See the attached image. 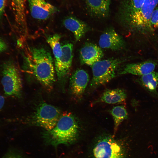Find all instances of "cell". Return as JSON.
<instances>
[{"mask_svg": "<svg viewBox=\"0 0 158 158\" xmlns=\"http://www.w3.org/2000/svg\"><path fill=\"white\" fill-rule=\"evenodd\" d=\"M25 56L28 69L46 89H53L55 69L51 55L42 47H27Z\"/></svg>", "mask_w": 158, "mask_h": 158, "instance_id": "obj_1", "label": "cell"}, {"mask_svg": "<svg viewBox=\"0 0 158 158\" xmlns=\"http://www.w3.org/2000/svg\"><path fill=\"white\" fill-rule=\"evenodd\" d=\"M77 120L71 112L61 114L55 126L43 135L46 143L57 147L59 145L71 144L77 139L79 131Z\"/></svg>", "mask_w": 158, "mask_h": 158, "instance_id": "obj_2", "label": "cell"}, {"mask_svg": "<svg viewBox=\"0 0 158 158\" xmlns=\"http://www.w3.org/2000/svg\"><path fill=\"white\" fill-rule=\"evenodd\" d=\"M158 4V0H145L138 11L120 21L132 32L144 35L151 33L154 29L150 23L151 16Z\"/></svg>", "mask_w": 158, "mask_h": 158, "instance_id": "obj_3", "label": "cell"}, {"mask_svg": "<svg viewBox=\"0 0 158 158\" xmlns=\"http://www.w3.org/2000/svg\"><path fill=\"white\" fill-rule=\"evenodd\" d=\"M123 61L121 59L112 58L94 63L91 66L93 76L90 88L95 89L109 82L116 76V73Z\"/></svg>", "mask_w": 158, "mask_h": 158, "instance_id": "obj_4", "label": "cell"}, {"mask_svg": "<svg viewBox=\"0 0 158 158\" xmlns=\"http://www.w3.org/2000/svg\"><path fill=\"white\" fill-rule=\"evenodd\" d=\"M1 83L5 94L18 97L22 87L20 73L15 64L11 61L4 62L2 67Z\"/></svg>", "mask_w": 158, "mask_h": 158, "instance_id": "obj_5", "label": "cell"}, {"mask_svg": "<svg viewBox=\"0 0 158 158\" xmlns=\"http://www.w3.org/2000/svg\"><path fill=\"white\" fill-rule=\"evenodd\" d=\"M61 114L59 110L54 106L42 102L37 107L32 121L34 125L49 131L56 125Z\"/></svg>", "mask_w": 158, "mask_h": 158, "instance_id": "obj_6", "label": "cell"}, {"mask_svg": "<svg viewBox=\"0 0 158 158\" xmlns=\"http://www.w3.org/2000/svg\"><path fill=\"white\" fill-rule=\"evenodd\" d=\"M93 158H125L122 147L111 137L102 138L93 150Z\"/></svg>", "mask_w": 158, "mask_h": 158, "instance_id": "obj_7", "label": "cell"}, {"mask_svg": "<svg viewBox=\"0 0 158 158\" xmlns=\"http://www.w3.org/2000/svg\"><path fill=\"white\" fill-rule=\"evenodd\" d=\"M62 54L59 58L55 59L54 68L57 78L60 81L68 77L71 67L73 58V45L68 43L61 45Z\"/></svg>", "mask_w": 158, "mask_h": 158, "instance_id": "obj_8", "label": "cell"}, {"mask_svg": "<svg viewBox=\"0 0 158 158\" xmlns=\"http://www.w3.org/2000/svg\"><path fill=\"white\" fill-rule=\"evenodd\" d=\"M99 45L100 48L116 51L123 49L125 43L123 37L114 28L110 27L105 30L100 36Z\"/></svg>", "mask_w": 158, "mask_h": 158, "instance_id": "obj_9", "label": "cell"}, {"mask_svg": "<svg viewBox=\"0 0 158 158\" xmlns=\"http://www.w3.org/2000/svg\"><path fill=\"white\" fill-rule=\"evenodd\" d=\"M32 17L39 20H45L57 11L56 8L45 0H28Z\"/></svg>", "mask_w": 158, "mask_h": 158, "instance_id": "obj_10", "label": "cell"}, {"mask_svg": "<svg viewBox=\"0 0 158 158\" xmlns=\"http://www.w3.org/2000/svg\"><path fill=\"white\" fill-rule=\"evenodd\" d=\"M89 80L88 74L84 69L79 68L73 72L70 79V87L71 94L75 98H81Z\"/></svg>", "mask_w": 158, "mask_h": 158, "instance_id": "obj_11", "label": "cell"}, {"mask_svg": "<svg viewBox=\"0 0 158 158\" xmlns=\"http://www.w3.org/2000/svg\"><path fill=\"white\" fill-rule=\"evenodd\" d=\"M103 55V52L99 47L92 43L87 42L80 50V64L91 66L94 63L101 60Z\"/></svg>", "mask_w": 158, "mask_h": 158, "instance_id": "obj_12", "label": "cell"}, {"mask_svg": "<svg viewBox=\"0 0 158 158\" xmlns=\"http://www.w3.org/2000/svg\"><path fill=\"white\" fill-rule=\"evenodd\" d=\"M157 63L151 61L128 63L120 69L118 74L123 75L130 74L142 76L154 71Z\"/></svg>", "mask_w": 158, "mask_h": 158, "instance_id": "obj_13", "label": "cell"}, {"mask_svg": "<svg viewBox=\"0 0 158 158\" xmlns=\"http://www.w3.org/2000/svg\"><path fill=\"white\" fill-rule=\"evenodd\" d=\"M26 0H11V5L16 24L20 33H27L28 27L25 14Z\"/></svg>", "mask_w": 158, "mask_h": 158, "instance_id": "obj_14", "label": "cell"}, {"mask_svg": "<svg viewBox=\"0 0 158 158\" xmlns=\"http://www.w3.org/2000/svg\"><path fill=\"white\" fill-rule=\"evenodd\" d=\"M63 23L65 27L73 33L76 41L80 40L89 29L86 23L72 16L65 18Z\"/></svg>", "mask_w": 158, "mask_h": 158, "instance_id": "obj_15", "label": "cell"}, {"mask_svg": "<svg viewBox=\"0 0 158 158\" xmlns=\"http://www.w3.org/2000/svg\"><path fill=\"white\" fill-rule=\"evenodd\" d=\"M111 0H86L89 12L97 18L107 17L109 11Z\"/></svg>", "mask_w": 158, "mask_h": 158, "instance_id": "obj_16", "label": "cell"}, {"mask_svg": "<svg viewBox=\"0 0 158 158\" xmlns=\"http://www.w3.org/2000/svg\"><path fill=\"white\" fill-rule=\"evenodd\" d=\"M126 97V94L123 89H109L103 93L98 100L107 104H114L124 102Z\"/></svg>", "mask_w": 158, "mask_h": 158, "instance_id": "obj_17", "label": "cell"}, {"mask_svg": "<svg viewBox=\"0 0 158 158\" xmlns=\"http://www.w3.org/2000/svg\"><path fill=\"white\" fill-rule=\"evenodd\" d=\"M145 0H126L123 4L120 11V21L130 16L138 11Z\"/></svg>", "mask_w": 158, "mask_h": 158, "instance_id": "obj_18", "label": "cell"}, {"mask_svg": "<svg viewBox=\"0 0 158 158\" xmlns=\"http://www.w3.org/2000/svg\"><path fill=\"white\" fill-rule=\"evenodd\" d=\"M140 80L142 85L151 92H155L158 85V72L153 71L141 76Z\"/></svg>", "mask_w": 158, "mask_h": 158, "instance_id": "obj_19", "label": "cell"}, {"mask_svg": "<svg viewBox=\"0 0 158 158\" xmlns=\"http://www.w3.org/2000/svg\"><path fill=\"white\" fill-rule=\"evenodd\" d=\"M110 112L114 119V131L115 132L121 122L127 118L128 114L126 109L123 105L114 107Z\"/></svg>", "mask_w": 158, "mask_h": 158, "instance_id": "obj_20", "label": "cell"}, {"mask_svg": "<svg viewBox=\"0 0 158 158\" xmlns=\"http://www.w3.org/2000/svg\"><path fill=\"white\" fill-rule=\"evenodd\" d=\"M61 36L55 34L48 37L47 41L51 47L55 58V60L61 57L62 54L61 45L60 43Z\"/></svg>", "mask_w": 158, "mask_h": 158, "instance_id": "obj_21", "label": "cell"}, {"mask_svg": "<svg viewBox=\"0 0 158 158\" xmlns=\"http://www.w3.org/2000/svg\"><path fill=\"white\" fill-rule=\"evenodd\" d=\"M150 23L153 29L158 28V7L155 8L152 13Z\"/></svg>", "mask_w": 158, "mask_h": 158, "instance_id": "obj_22", "label": "cell"}, {"mask_svg": "<svg viewBox=\"0 0 158 158\" xmlns=\"http://www.w3.org/2000/svg\"><path fill=\"white\" fill-rule=\"evenodd\" d=\"M3 158H23L20 155L13 152L7 153Z\"/></svg>", "mask_w": 158, "mask_h": 158, "instance_id": "obj_23", "label": "cell"}, {"mask_svg": "<svg viewBox=\"0 0 158 158\" xmlns=\"http://www.w3.org/2000/svg\"><path fill=\"white\" fill-rule=\"evenodd\" d=\"M6 0H0V19L3 15L5 8Z\"/></svg>", "mask_w": 158, "mask_h": 158, "instance_id": "obj_24", "label": "cell"}, {"mask_svg": "<svg viewBox=\"0 0 158 158\" xmlns=\"http://www.w3.org/2000/svg\"><path fill=\"white\" fill-rule=\"evenodd\" d=\"M7 48V46L6 43L0 38V52L6 50Z\"/></svg>", "mask_w": 158, "mask_h": 158, "instance_id": "obj_25", "label": "cell"}, {"mask_svg": "<svg viewBox=\"0 0 158 158\" xmlns=\"http://www.w3.org/2000/svg\"><path fill=\"white\" fill-rule=\"evenodd\" d=\"M4 102L5 100L4 97L0 95V111L4 105Z\"/></svg>", "mask_w": 158, "mask_h": 158, "instance_id": "obj_26", "label": "cell"}]
</instances>
